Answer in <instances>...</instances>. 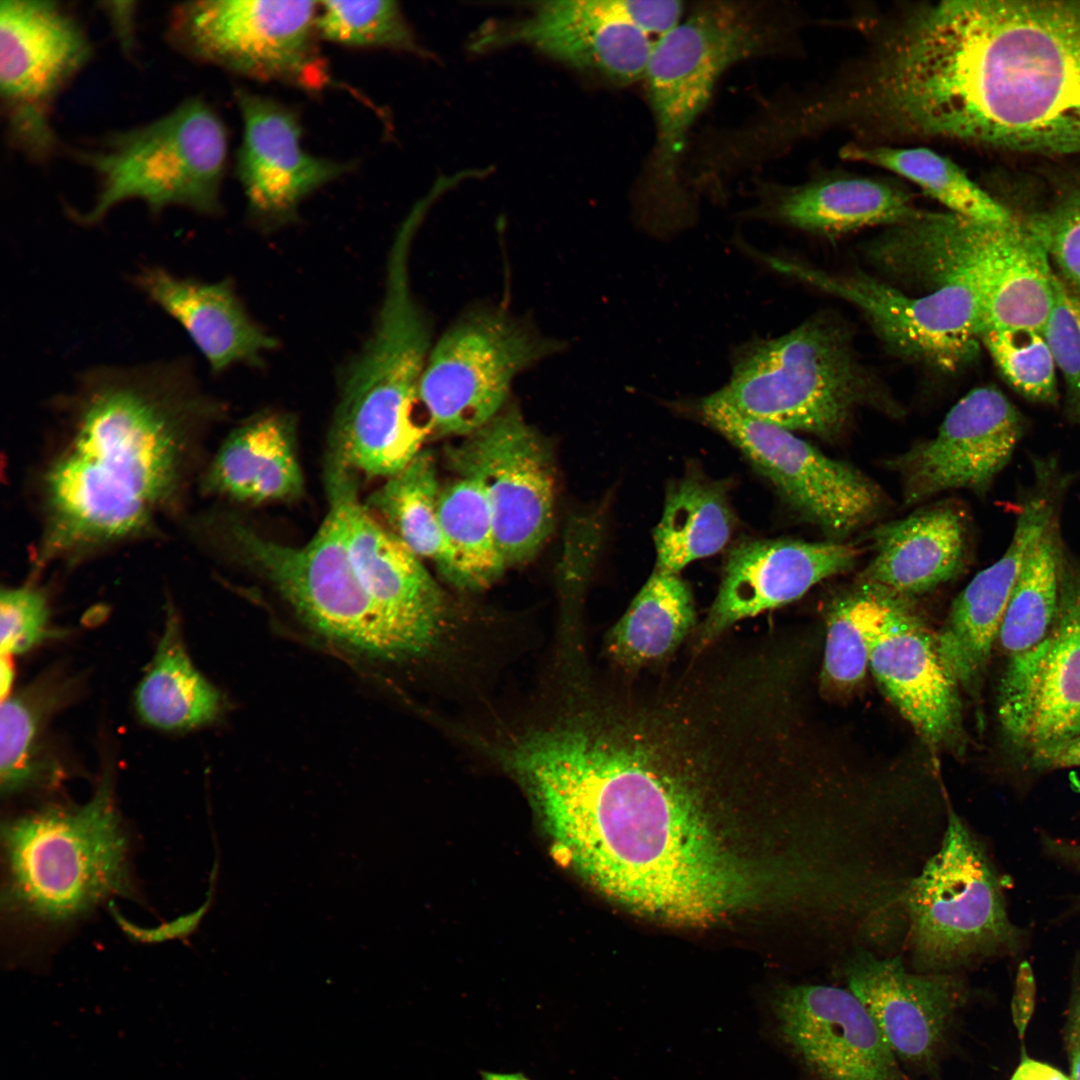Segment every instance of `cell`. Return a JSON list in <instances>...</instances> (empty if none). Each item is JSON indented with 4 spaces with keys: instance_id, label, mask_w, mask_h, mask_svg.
I'll return each mask as SVG.
<instances>
[{
    "instance_id": "cell-12",
    "label": "cell",
    "mask_w": 1080,
    "mask_h": 1080,
    "mask_svg": "<svg viewBox=\"0 0 1080 1080\" xmlns=\"http://www.w3.org/2000/svg\"><path fill=\"white\" fill-rule=\"evenodd\" d=\"M556 350L551 340L496 308L456 320L433 343L419 385L432 433L466 436L507 405L515 378Z\"/></svg>"
},
{
    "instance_id": "cell-4",
    "label": "cell",
    "mask_w": 1080,
    "mask_h": 1080,
    "mask_svg": "<svg viewBox=\"0 0 1080 1080\" xmlns=\"http://www.w3.org/2000/svg\"><path fill=\"white\" fill-rule=\"evenodd\" d=\"M1 834L2 903L14 919L61 926L130 892L129 840L106 775L86 803L10 818Z\"/></svg>"
},
{
    "instance_id": "cell-37",
    "label": "cell",
    "mask_w": 1080,
    "mask_h": 1080,
    "mask_svg": "<svg viewBox=\"0 0 1080 1080\" xmlns=\"http://www.w3.org/2000/svg\"><path fill=\"white\" fill-rule=\"evenodd\" d=\"M71 679L47 674L2 700L0 709V784L11 796L40 784L48 768L41 736L50 716L73 690Z\"/></svg>"
},
{
    "instance_id": "cell-26",
    "label": "cell",
    "mask_w": 1080,
    "mask_h": 1080,
    "mask_svg": "<svg viewBox=\"0 0 1080 1080\" xmlns=\"http://www.w3.org/2000/svg\"><path fill=\"white\" fill-rule=\"evenodd\" d=\"M133 281L182 325L214 374L235 364L260 366L264 355L278 347L277 339L248 315L229 279L203 282L146 266Z\"/></svg>"
},
{
    "instance_id": "cell-46",
    "label": "cell",
    "mask_w": 1080,
    "mask_h": 1080,
    "mask_svg": "<svg viewBox=\"0 0 1080 1080\" xmlns=\"http://www.w3.org/2000/svg\"><path fill=\"white\" fill-rule=\"evenodd\" d=\"M1055 300L1043 334L1062 373L1072 416L1080 424V299L1055 276Z\"/></svg>"
},
{
    "instance_id": "cell-22",
    "label": "cell",
    "mask_w": 1080,
    "mask_h": 1080,
    "mask_svg": "<svg viewBox=\"0 0 1080 1080\" xmlns=\"http://www.w3.org/2000/svg\"><path fill=\"white\" fill-rule=\"evenodd\" d=\"M483 32L476 49L525 44L617 85L643 80L654 44L625 23L609 0L542 2L528 16Z\"/></svg>"
},
{
    "instance_id": "cell-16",
    "label": "cell",
    "mask_w": 1080,
    "mask_h": 1080,
    "mask_svg": "<svg viewBox=\"0 0 1080 1080\" xmlns=\"http://www.w3.org/2000/svg\"><path fill=\"white\" fill-rule=\"evenodd\" d=\"M356 475L327 459L328 500L342 512L358 578L409 661L442 656L460 635L450 603L420 558L360 503Z\"/></svg>"
},
{
    "instance_id": "cell-9",
    "label": "cell",
    "mask_w": 1080,
    "mask_h": 1080,
    "mask_svg": "<svg viewBox=\"0 0 1080 1080\" xmlns=\"http://www.w3.org/2000/svg\"><path fill=\"white\" fill-rule=\"evenodd\" d=\"M903 906L915 972L960 973L1017 951L1023 938L984 848L951 809L938 849L906 885Z\"/></svg>"
},
{
    "instance_id": "cell-44",
    "label": "cell",
    "mask_w": 1080,
    "mask_h": 1080,
    "mask_svg": "<svg viewBox=\"0 0 1080 1080\" xmlns=\"http://www.w3.org/2000/svg\"><path fill=\"white\" fill-rule=\"evenodd\" d=\"M1024 221L1056 267L1057 277L1080 299V180Z\"/></svg>"
},
{
    "instance_id": "cell-8",
    "label": "cell",
    "mask_w": 1080,
    "mask_h": 1080,
    "mask_svg": "<svg viewBox=\"0 0 1080 1080\" xmlns=\"http://www.w3.org/2000/svg\"><path fill=\"white\" fill-rule=\"evenodd\" d=\"M868 392L847 336L832 320L815 317L745 349L713 395L758 421L832 439Z\"/></svg>"
},
{
    "instance_id": "cell-47",
    "label": "cell",
    "mask_w": 1080,
    "mask_h": 1080,
    "mask_svg": "<svg viewBox=\"0 0 1080 1080\" xmlns=\"http://www.w3.org/2000/svg\"><path fill=\"white\" fill-rule=\"evenodd\" d=\"M1035 980L1028 962L1020 964L1012 998V1017L1020 1038H1023L1035 1005Z\"/></svg>"
},
{
    "instance_id": "cell-23",
    "label": "cell",
    "mask_w": 1080,
    "mask_h": 1080,
    "mask_svg": "<svg viewBox=\"0 0 1080 1080\" xmlns=\"http://www.w3.org/2000/svg\"><path fill=\"white\" fill-rule=\"evenodd\" d=\"M235 98L243 123L236 173L248 211L263 225L287 223L307 196L351 166L307 152L299 121L286 106L244 89Z\"/></svg>"
},
{
    "instance_id": "cell-24",
    "label": "cell",
    "mask_w": 1080,
    "mask_h": 1080,
    "mask_svg": "<svg viewBox=\"0 0 1080 1080\" xmlns=\"http://www.w3.org/2000/svg\"><path fill=\"white\" fill-rule=\"evenodd\" d=\"M857 555L853 546L839 542L759 539L738 544L728 555L696 648L712 644L735 622L794 601L823 579L846 572Z\"/></svg>"
},
{
    "instance_id": "cell-35",
    "label": "cell",
    "mask_w": 1080,
    "mask_h": 1080,
    "mask_svg": "<svg viewBox=\"0 0 1080 1080\" xmlns=\"http://www.w3.org/2000/svg\"><path fill=\"white\" fill-rule=\"evenodd\" d=\"M441 552L436 565L453 586L488 588L507 568L491 513L478 484L459 477L441 489L438 502Z\"/></svg>"
},
{
    "instance_id": "cell-40",
    "label": "cell",
    "mask_w": 1080,
    "mask_h": 1080,
    "mask_svg": "<svg viewBox=\"0 0 1080 1080\" xmlns=\"http://www.w3.org/2000/svg\"><path fill=\"white\" fill-rule=\"evenodd\" d=\"M317 31L346 46L421 52L398 3L391 0L322 2Z\"/></svg>"
},
{
    "instance_id": "cell-1",
    "label": "cell",
    "mask_w": 1080,
    "mask_h": 1080,
    "mask_svg": "<svg viewBox=\"0 0 1080 1080\" xmlns=\"http://www.w3.org/2000/svg\"><path fill=\"white\" fill-rule=\"evenodd\" d=\"M749 747L735 718L682 684L586 695L491 757L526 789L555 847L627 908L680 924L752 904L767 878L733 854L701 779Z\"/></svg>"
},
{
    "instance_id": "cell-34",
    "label": "cell",
    "mask_w": 1080,
    "mask_h": 1080,
    "mask_svg": "<svg viewBox=\"0 0 1080 1080\" xmlns=\"http://www.w3.org/2000/svg\"><path fill=\"white\" fill-rule=\"evenodd\" d=\"M695 625L692 593L676 573L654 569L607 638L611 658L632 670L671 655Z\"/></svg>"
},
{
    "instance_id": "cell-31",
    "label": "cell",
    "mask_w": 1080,
    "mask_h": 1080,
    "mask_svg": "<svg viewBox=\"0 0 1080 1080\" xmlns=\"http://www.w3.org/2000/svg\"><path fill=\"white\" fill-rule=\"evenodd\" d=\"M139 717L164 731H185L215 720L223 707L219 691L198 671L169 609L156 651L135 691Z\"/></svg>"
},
{
    "instance_id": "cell-32",
    "label": "cell",
    "mask_w": 1080,
    "mask_h": 1080,
    "mask_svg": "<svg viewBox=\"0 0 1080 1080\" xmlns=\"http://www.w3.org/2000/svg\"><path fill=\"white\" fill-rule=\"evenodd\" d=\"M1077 735H1080V567L1062 556L1058 610L1027 748L1033 751Z\"/></svg>"
},
{
    "instance_id": "cell-41",
    "label": "cell",
    "mask_w": 1080,
    "mask_h": 1080,
    "mask_svg": "<svg viewBox=\"0 0 1080 1080\" xmlns=\"http://www.w3.org/2000/svg\"><path fill=\"white\" fill-rule=\"evenodd\" d=\"M981 341L1013 389L1032 401L1055 403L1057 367L1043 332L1028 328L987 329Z\"/></svg>"
},
{
    "instance_id": "cell-36",
    "label": "cell",
    "mask_w": 1080,
    "mask_h": 1080,
    "mask_svg": "<svg viewBox=\"0 0 1080 1080\" xmlns=\"http://www.w3.org/2000/svg\"><path fill=\"white\" fill-rule=\"evenodd\" d=\"M840 155L902 176L948 208L950 213L990 224H1006L1015 216L952 160L928 148L850 144L841 149Z\"/></svg>"
},
{
    "instance_id": "cell-3",
    "label": "cell",
    "mask_w": 1080,
    "mask_h": 1080,
    "mask_svg": "<svg viewBox=\"0 0 1080 1080\" xmlns=\"http://www.w3.org/2000/svg\"><path fill=\"white\" fill-rule=\"evenodd\" d=\"M62 402L70 432L43 478L42 561L150 529L175 504L199 432L223 410L184 358L90 368Z\"/></svg>"
},
{
    "instance_id": "cell-39",
    "label": "cell",
    "mask_w": 1080,
    "mask_h": 1080,
    "mask_svg": "<svg viewBox=\"0 0 1080 1080\" xmlns=\"http://www.w3.org/2000/svg\"><path fill=\"white\" fill-rule=\"evenodd\" d=\"M1062 556L1055 519L1031 549L1007 604L998 639L1008 656L1050 634L1058 610Z\"/></svg>"
},
{
    "instance_id": "cell-19",
    "label": "cell",
    "mask_w": 1080,
    "mask_h": 1080,
    "mask_svg": "<svg viewBox=\"0 0 1080 1080\" xmlns=\"http://www.w3.org/2000/svg\"><path fill=\"white\" fill-rule=\"evenodd\" d=\"M869 668L881 689L930 744L962 738L958 686L939 657L935 638L907 597L862 581Z\"/></svg>"
},
{
    "instance_id": "cell-42",
    "label": "cell",
    "mask_w": 1080,
    "mask_h": 1080,
    "mask_svg": "<svg viewBox=\"0 0 1080 1080\" xmlns=\"http://www.w3.org/2000/svg\"><path fill=\"white\" fill-rule=\"evenodd\" d=\"M870 646L862 583L834 598L827 612L822 681L827 688L848 691L869 668Z\"/></svg>"
},
{
    "instance_id": "cell-28",
    "label": "cell",
    "mask_w": 1080,
    "mask_h": 1080,
    "mask_svg": "<svg viewBox=\"0 0 1080 1080\" xmlns=\"http://www.w3.org/2000/svg\"><path fill=\"white\" fill-rule=\"evenodd\" d=\"M206 492L238 502L292 501L303 494L296 422L268 411L249 418L225 439L203 480Z\"/></svg>"
},
{
    "instance_id": "cell-45",
    "label": "cell",
    "mask_w": 1080,
    "mask_h": 1080,
    "mask_svg": "<svg viewBox=\"0 0 1080 1080\" xmlns=\"http://www.w3.org/2000/svg\"><path fill=\"white\" fill-rule=\"evenodd\" d=\"M48 599L32 585L7 588L0 596V651L10 657L28 652L55 635Z\"/></svg>"
},
{
    "instance_id": "cell-38",
    "label": "cell",
    "mask_w": 1080,
    "mask_h": 1080,
    "mask_svg": "<svg viewBox=\"0 0 1080 1080\" xmlns=\"http://www.w3.org/2000/svg\"><path fill=\"white\" fill-rule=\"evenodd\" d=\"M432 453L422 449L367 498L366 509L419 558L438 561L441 493Z\"/></svg>"
},
{
    "instance_id": "cell-15",
    "label": "cell",
    "mask_w": 1080,
    "mask_h": 1080,
    "mask_svg": "<svg viewBox=\"0 0 1080 1080\" xmlns=\"http://www.w3.org/2000/svg\"><path fill=\"white\" fill-rule=\"evenodd\" d=\"M446 458L482 490L507 568L530 559L553 527L554 472L549 449L519 409L506 406L447 446Z\"/></svg>"
},
{
    "instance_id": "cell-25",
    "label": "cell",
    "mask_w": 1080,
    "mask_h": 1080,
    "mask_svg": "<svg viewBox=\"0 0 1080 1080\" xmlns=\"http://www.w3.org/2000/svg\"><path fill=\"white\" fill-rule=\"evenodd\" d=\"M1056 519L1052 499L1042 490L1028 497L1004 554L980 571L954 600L936 636L939 657L949 677L976 697L992 647L1027 557Z\"/></svg>"
},
{
    "instance_id": "cell-14",
    "label": "cell",
    "mask_w": 1080,
    "mask_h": 1080,
    "mask_svg": "<svg viewBox=\"0 0 1080 1080\" xmlns=\"http://www.w3.org/2000/svg\"><path fill=\"white\" fill-rule=\"evenodd\" d=\"M767 261L780 272L854 304L880 338L905 357L951 373L977 353L986 328V288L980 279L912 295L862 273L830 274L778 258Z\"/></svg>"
},
{
    "instance_id": "cell-11",
    "label": "cell",
    "mask_w": 1080,
    "mask_h": 1080,
    "mask_svg": "<svg viewBox=\"0 0 1080 1080\" xmlns=\"http://www.w3.org/2000/svg\"><path fill=\"white\" fill-rule=\"evenodd\" d=\"M317 15L313 1H192L170 9L165 34L194 61L314 90L329 80L315 43Z\"/></svg>"
},
{
    "instance_id": "cell-5",
    "label": "cell",
    "mask_w": 1080,
    "mask_h": 1080,
    "mask_svg": "<svg viewBox=\"0 0 1080 1080\" xmlns=\"http://www.w3.org/2000/svg\"><path fill=\"white\" fill-rule=\"evenodd\" d=\"M778 28L752 3L710 1L685 13L654 40L643 77L655 140L640 179L648 214L670 218L684 208V152L688 136L716 84L735 64L770 48Z\"/></svg>"
},
{
    "instance_id": "cell-17",
    "label": "cell",
    "mask_w": 1080,
    "mask_h": 1080,
    "mask_svg": "<svg viewBox=\"0 0 1080 1080\" xmlns=\"http://www.w3.org/2000/svg\"><path fill=\"white\" fill-rule=\"evenodd\" d=\"M698 408L706 423L738 448L794 511L824 533L845 536L880 512L883 497L873 481L792 431L748 417L714 395Z\"/></svg>"
},
{
    "instance_id": "cell-49",
    "label": "cell",
    "mask_w": 1080,
    "mask_h": 1080,
    "mask_svg": "<svg viewBox=\"0 0 1080 1080\" xmlns=\"http://www.w3.org/2000/svg\"><path fill=\"white\" fill-rule=\"evenodd\" d=\"M1065 1046L1070 1063L1071 1079L1080 1080V978L1075 977L1069 1014L1065 1028Z\"/></svg>"
},
{
    "instance_id": "cell-52",
    "label": "cell",
    "mask_w": 1080,
    "mask_h": 1080,
    "mask_svg": "<svg viewBox=\"0 0 1080 1080\" xmlns=\"http://www.w3.org/2000/svg\"><path fill=\"white\" fill-rule=\"evenodd\" d=\"M14 680V670L9 661V657L1 656L0 662V696L4 700L10 695V690Z\"/></svg>"
},
{
    "instance_id": "cell-33",
    "label": "cell",
    "mask_w": 1080,
    "mask_h": 1080,
    "mask_svg": "<svg viewBox=\"0 0 1080 1080\" xmlns=\"http://www.w3.org/2000/svg\"><path fill=\"white\" fill-rule=\"evenodd\" d=\"M734 522L720 482L695 473L673 481L653 534L655 568L679 574L691 562L716 554L729 541Z\"/></svg>"
},
{
    "instance_id": "cell-6",
    "label": "cell",
    "mask_w": 1080,
    "mask_h": 1080,
    "mask_svg": "<svg viewBox=\"0 0 1080 1080\" xmlns=\"http://www.w3.org/2000/svg\"><path fill=\"white\" fill-rule=\"evenodd\" d=\"M430 323L409 307L378 310L369 336L339 374L328 457L354 473L388 478L432 432L419 385L432 347Z\"/></svg>"
},
{
    "instance_id": "cell-7",
    "label": "cell",
    "mask_w": 1080,
    "mask_h": 1080,
    "mask_svg": "<svg viewBox=\"0 0 1080 1080\" xmlns=\"http://www.w3.org/2000/svg\"><path fill=\"white\" fill-rule=\"evenodd\" d=\"M227 151L221 118L200 98L186 99L157 119L77 152L96 176L97 193L88 211L70 215L91 226L130 200L142 201L153 214L178 206L216 215Z\"/></svg>"
},
{
    "instance_id": "cell-21",
    "label": "cell",
    "mask_w": 1080,
    "mask_h": 1080,
    "mask_svg": "<svg viewBox=\"0 0 1080 1080\" xmlns=\"http://www.w3.org/2000/svg\"><path fill=\"white\" fill-rule=\"evenodd\" d=\"M1024 421L993 386L975 388L947 413L937 435L897 461L908 504L952 489L983 493L1007 465Z\"/></svg>"
},
{
    "instance_id": "cell-30",
    "label": "cell",
    "mask_w": 1080,
    "mask_h": 1080,
    "mask_svg": "<svg viewBox=\"0 0 1080 1080\" xmlns=\"http://www.w3.org/2000/svg\"><path fill=\"white\" fill-rule=\"evenodd\" d=\"M772 210L787 224L826 235L896 226L924 213L901 188L865 177L829 178L793 187L778 196Z\"/></svg>"
},
{
    "instance_id": "cell-29",
    "label": "cell",
    "mask_w": 1080,
    "mask_h": 1080,
    "mask_svg": "<svg viewBox=\"0 0 1080 1080\" xmlns=\"http://www.w3.org/2000/svg\"><path fill=\"white\" fill-rule=\"evenodd\" d=\"M1056 274L1024 220L991 228L986 283V328L1043 332L1055 300ZM984 330V331H985Z\"/></svg>"
},
{
    "instance_id": "cell-13",
    "label": "cell",
    "mask_w": 1080,
    "mask_h": 1080,
    "mask_svg": "<svg viewBox=\"0 0 1080 1080\" xmlns=\"http://www.w3.org/2000/svg\"><path fill=\"white\" fill-rule=\"evenodd\" d=\"M92 54L83 25L63 4L1 1V113L10 144L27 158L44 162L61 147L54 105Z\"/></svg>"
},
{
    "instance_id": "cell-27",
    "label": "cell",
    "mask_w": 1080,
    "mask_h": 1080,
    "mask_svg": "<svg viewBox=\"0 0 1080 1080\" xmlns=\"http://www.w3.org/2000/svg\"><path fill=\"white\" fill-rule=\"evenodd\" d=\"M872 540L874 555L863 581L907 598L953 579L966 560L965 521L946 502L877 527Z\"/></svg>"
},
{
    "instance_id": "cell-43",
    "label": "cell",
    "mask_w": 1080,
    "mask_h": 1080,
    "mask_svg": "<svg viewBox=\"0 0 1080 1080\" xmlns=\"http://www.w3.org/2000/svg\"><path fill=\"white\" fill-rule=\"evenodd\" d=\"M1050 645L1051 632L1032 648L1008 656L1000 684L998 714L1006 736L1018 747H1027L1029 741Z\"/></svg>"
},
{
    "instance_id": "cell-51",
    "label": "cell",
    "mask_w": 1080,
    "mask_h": 1080,
    "mask_svg": "<svg viewBox=\"0 0 1080 1080\" xmlns=\"http://www.w3.org/2000/svg\"><path fill=\"white\" fill-rule=\"evenodd\" d=\"M1044 847L1051 855L1080 870V843L1046 838Z\"/></svg>"
},
{
    "instance_id": "cell-50",
    "label": "cell",
    "mask_w": 1080,
    "mask_h": 1080,
    "mask_svg": "<svg viewBox=\"0 0 1080 1080\" xmlns=\"http://www.w3.org/2000/svg\"><path fill=\"white\" fill-rule=\"evenodd\" d=\"M1010 1080H1072L1053 1066L1029 1058L1025 1053Z\"/></svg>"
},
{
    "instance_id": "cell-2",
    "label": "cell",
    "mask_w": 1080,
    "mask_h": 1080,
    "mask_svg": "<svg viewBox=\"0 0 1080 1080\" xmlns=\"http://www.w3.org/2000/svg\"><path fill=\"white\" fill-rule=\"evenodd\" d=\"M873 128L1080 153V1H943L905 14L858 81Z\"/></svg>"
},
{
    "instance_id": "cell-53",
    "label": "cell",
    "mask_w": 1080,
    "mask_h": 1080,
    "mask_svg": "<svg viewBox=\"0 0 1080 1080\" xmlns=\"http://www.w3.org/2000/svg\"><path fill=\"white\" fill-rule=\"evenodd\" d=\"M481 1080H531L524 1074L517 1073H500L492 1071H481Z\"/></svg>"
},
{
    "instance_id": "cell-18",
    "label": "cell",
    "mask_w": 1080,
    "mask_h": 1080,
    "mask_svg": "<svg viewBox=\"0 0 1080 1080\" xmlns=\"http://www.w3.org/2000/svg\"><path fill=\"white\" fill-rule=\"evenodd\" d=\"M842 976L904 1070L914 1080H944L971 995L962 975L915 972L900 956L858 948Z\"/></svg>"
},
{
    "instance_id": "cell-48",
    "label": "cell",
    "mask_w": 1080,
    "mask_h": 1080,
    "mask_svg": "<svg viewBox=\"0 0 1080 1080\" xmlns=\"http://www.w3.org/2000/svg\"><path fill=\"white\" fill-rule=\"evenodd\" d=\"M1031 752V764L1037 769L1080 767V735Z\"/></svg>"
},
{
    "instance_id": "cell-10",
    "label": "cell",
    "mask_w": 1080,
    "mask_h": 1080,
    "mask_svg": "<svg viewBox=\"0 0 1080 1080\" xmlns=\"http://www.w3.org/2000/svg\"><path fill=\"white\" fill-rule=\"evenodd\" d=\"M226 536L312 629L355 652L380 660L408 661L399 637L370 598L354 569L339 506L329 509L303 546L268 539L231 520Z\"/></svg>"
},
{
    "instance_id": "cell-20",
    "label": "cell",
    "mask_w": 1080,
    "mask_h": 1080,
    "mask_svg": "<svg viewBox=\"0 0 1080 1080\" xmlns=\"http://www.w3.org/2000/svg\"><path fill=\"white\" fill-rule=\"evenodd\" d=\"M772 1010L804 1080H914L847 988L785 986Z\"/></svg>"
}]
</instances>
